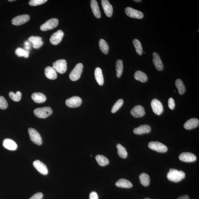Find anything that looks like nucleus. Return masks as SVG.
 Instances as JSON below:
<instances>
[{
	"mask_svg": "<svg viewBox=\"0 0 199 199\" xmlns=\"http://www.w3.org/2000/svg\"><path fill=\"white\" fill-rule=\"evenodd\" d=\"M90 6L93 14L94 15L95 17L97 19L100 18L101 14L97 1L96 0H92V1H91Z\"/></svg>",
	"mask_w": 199,
	"mask_h": 199,
	"instance_id": "nucleus-22",
	"label": "nucleus"
},
{
	"mask_svg": "<svg viewBox=\"0 0 199 199\" xmlns=\"http://www.w3.org/2000/svg\"><path fill=\"white\" fill-rule=\"evenodd\" d=\"M35 115L38 118H45L52 113V110L50 107L38 108L34 111Z\"/></svg>",
	"mask_w": 199,
	"mask_h": 199,
	"instance_id": "nucleus-2",
	"label": "nucleus"
},
{
	"mask_svg": "<svg viewBox=\"0 0 199 199\" xmlns=\"http://www.w3.org/2000/svg\"><path fill=\"white\" fill-rule=\"evenodd\" d=\"M83 65L82 63H78L69 74L70 79L73 81L79 79L81 75L83 69Z\"/></svg>",
	"mask_w": 199,
	"mask_h": 199,
	"instance_id": "nucleus-3",
	"label": "nucleus"
},
{
	"mask_svg": "<svg viewBox=\"0 0 199 199\" xmlns=\"http://www.w3.org/2000/svg\"><path fill=\"white\" fill-rule=\"evenodd\" d=\"M30 42L29 41H26L24 43L25 48L26 50L28 51L30 50L31 48Z\"/></svg>",
	"mask_w": 199,
	"mask_h": 199,
	"instance_id": "nucleus-43",
	"label": "nucleus"
},
{
	"mask_svg": "<svg viewBox=\"0 0 199 199\" xmlns=\"http://www.w3.org/2000/svg\"><path fill=\"white\" fill-rule=\"evenodd\" d=\"M177 199H190L188 195H185L179 197Z\"/></svg>",
	"mask_w": 199,
	"mask_h": 199,
	"instance_id": "nucleus-44",
	"label": "nucleus"
},
{
	"mask_svg": "<svg viewBox=\"0 0 199 199\" xmlns=\"http://www.w3.org/2000/svg\"><path fill=\"white\" fill-rule=\"evenodd\" d=\"M15 53L19 57H24L27 58L29 56V52L22 48H18L15 51Z\"/></svg>",
	"mask_w": 199,
	"mask_h": 199,
	"instance_id": "nucleus-35",
	"label": "nucleus"
},
{
	"mask_svg": "<svg viewBox=\"0 0 199 199\" xmlns=\"http://www.w3.org/2000/svg\"><path fill=\"white\" fill-rule=\"evenodd\" d=\"M9 95L10 99L16 102L20 101L22 97V94L19 91H18L16 94L13 92H10Z\"/></svg>",
	"mask_w": 199,
	"mask_h": 199,
	"instance_id": "nucleus-36",
	"label": "nucleus"
},
{
	"mask_svg": "<svg viewBox=\"0 0 199 199\" xmlns=\"http://www.w3.org/2000/svg\"><path fill=\"white\" fill-rule=\"evenodd\" d=\"M96 159L99 165L101 166H105L109 164L108 159L103 155H98L96 156Z\"/></svg>",
	"mask_w": 199,
	"mask_h": 199,
	"instance_id": "nucleus-31",
	"label": "nucleus"
},
{
	"mask_svg": "<svg viewBox=\"0 0 199 199\" xmlns=\"http://www.w3.org/2000/svg\"><path fill=\"white\" fill-rule=\"evenodd\" d=\"M199 124V121L196 118H192L188 120L184 124V128L186 130H190L197 127Z\"/></svg>",
	"mask_w": 199,
	"mask_h": 199,
	"instance_id": "nucleus-20",
	"label": "nucleus"
},
{
	"mask_svg": "<svg viewBox=\"0 0 199 199\" xmlns=\"http://www.w3.org/2000/svg\"><path fill=\"white\" fill-rule=\"evenodd\" d=\"M175 86L178 90L180 94L182 95L185 94L186 88L183 81L180 79H177L175 82Z\"/></svg>",
	"mask_w": 199,
	"mask_h": 199,
	"instance_id": "nucleus-30",
	"label": "nucleus"
},
{
	"mask_svg": "<svg viewBox=\"0 0 199 199\" xmlns=\"http://www.w3.org/2000/svg\"><path fill=\"white\" fill-rule=\"evenodd\" d=\"M9 2H13V1H14V0H12V1H11V0H10V1H8Z\"/></svg>",
	"mask_w": 199,
	"mask_h": 199,
	"instance_id": "nucleus-46",
	"label": "nucleus"
},
{
	"mask_svg": "<svg viewBox=\"0 0 199 199\" xmlns=\"http://www.w3.org/2000/svg\"><path fill=\"white\" fill-rule=\"evenodd\" d=\"M151 130V126L148 125H143L134 129L133 132L135 134L141 135L149 133Z\"/></svg>",
	"mask_w": 199,
	"mask_h": 199,
	"instance_id": "nucleus-18",
	"label": "nucleus"
},
{
	"mask_svg": "<svg viewBox=\"0 0 199 199\" xmlns=\"http://www.w3.org/2000/svg\"><path fill=\"white\" fill-rule=\"evenodd\" d=\"M45 74L46 78L51 80L56 79V72L53 67H46L45 69Z\"/></svg>",
	"mask_w": 199,
	"mask_h": 199,
	"instance_id": "nucleus-23",
	"label": "nucleus"
},
{
	"mask_svg": "<svg viewBox=\"0 0 199 199\" xmlns=\"http://www.w3.org/2000/svg\"><path fill=\"white\" fill-rule=\"evenodd\" d=\"M94 75L97 83L100 85H103L104 82V80L102 70L100 68L97 67L95 69Z\"/></svg>",
	"mask_w": 199,
	"mask_h": 199,
	"instance_id": "nucleus-25",
	"label": "nucleus"
},
{
	"mask_svg": "<svg viewBox=\"0 0 199 199\" xmlns=\"http://www.w3.org/2000/svg\"><path fill=\"white\" fill-rule=\"evenodd\" d=\"M28 132L31 140L33 143L38 145L42 144V139L41 135L35 129L29 128L28 129Z\"/></svg>",
	"mask_w": 199,
	"mask_h": 199,
	"instance_id": "nucleus-6",
	"label": "nucleus"
},
{
	"mask_svg": "<svg viewBox=\"0 0 199 199\" xmlns=\"http://www.w3.org/2000/svg\"><path fill=\"white\" fill-rule=\"evenodd\" d=\"M43 194L41 192H38L34 195L31 197L29 199H42L43 197Z\"/></svg>",
	"mask_w": 199,
	"mask_h": 199,
	"instance_id": "nucleus-41",
	"label": "nucleus"
},
{
	"mask_svg": "<svg viewBox=\"0 0 199 199\" xmlns=\"http://www.w3.org/2000/svg\"><path fill=\"white\" fill-rule=\"evenodd\" d=\"M180 160L184 162H191L195 161L196 157L193 153L190 152H184L179 156Z\"/></svg>",
	"mask_w": 199,
	"mask_h": 199,
	"instance_id": "nucleus-16",
	"label": "nucleus"
},
{
	"mask_svg": "<svg viewBox=\"0 0 199 199\" xmlns=\"http://www.w3.org/2000/svg\"><path fill=\"white\" fill-rule=\"evenodd\" d=\"M134 1L136 3H140L142 1L141 0H134Z\"/></svg>",
	"mask_w": 199,
	"mask_h": 199,
	"instance_id": "nucleus-45",
	"label": "nucleus"
},
{
	"mask_svg": "<svg viewBox=\"0 0 199 199\" xmlns=\"http://www.w3.org/2000/svg\"><path fill=\"white\" fill-rule=\"evenodd\" d=\"M117 148L118 149V153L120 157L124 159L126 158L128 156V153L126 148L120 144L117 145Z\"/></svg>",
	"mask_w": 199,
	"mask_h": 199,
	"instance_id": "nucleus-33",
	"label": "nucleus"
},
{
	"mask_svg": "<svg viewBox=\"0 0 199 199\" xmlns=\"http://www.w3.org/2000/svg\"><path fill=\"white\" fill-rule=\"evenodd\" d=\"M65 103L66 105L69 107H77L81 105L82 100L79 97L73 96L67 99Z\"/></svg>",
	"mask_w": 199,
	"mask_h": 199,
	"instance_id": "nucleus-12",
	"label": "nucleus"
},
{
	"mask_svg": "<svg viewBox=\"0 0 199 199\" xmlns=\"http://www.w3.org/2000/svg\"><path fill=\"white\" fill-rule=\"evenodd\" d=\"M133 43L137 53L139 56H141L143 53V49L140 42L139 41V40L135 39L133 40Z\"/></svg>",
	"mask_w": 199,
	"mask_h": 199,
	"instance_id": "nucleus-34",
	"label": "nucleus"
},
{
	"mask_svg": "<svg viewBox=\"0 0 199 199\" xmlns=\"http://www.w3.org/2000/svg\"><path fill=\"white\" fill-rule=\"evenodd\" d=\"M8 107V102L5 99L3 96H0V109L5 110Z\"/></svg>",
	"mask_w": 199,
	"mask_h": 199,
	"instance_id": "nucleus-39",
	"label": "nucleus"
},
{
	"mask_svg": "<svg viewBox=\"0 0 199 199\" xmlns=\"http://www.w3.org/2000/svg\"><path fill=\"white\" fill-rule=\"evenodd\" d=\"M152 110L156 115H160L164 111V107L161 102L158 99H154L151 103Z\"/></svg>",
	"mask_w": 199,
	"mask_h": 199,
	"instance_id": "nucleus-9",
	"label": "nucleus"
},
{
	"mask_svg": "<svg viewBox=\"0 0 199 199\" xmlns=\"http://www.w3.org/2000/svg\"><path fill=\"white\" fill-rule=\"evenodd\" d=\"M148 147L150 149L160 153H164L168 151V148L166 146L158 142H151L148 144Z\"/></svg>",
	"mask_w": 199,
	"mask_h": 199,
	"instance_id": "nucleus-7",
	"label": "nucleus"
},
{
	"mask_svg": "<svg viewBox=\"0 0 199 199\" xmlns=\"http://www.w3.org/2000/svg\"><path fill=\"white\" fill-rule=\"evenodd\" d=\"M150 199V198H145V199Z\"/></svg>",
	"mask_w": 199,
	"mask_h": 199,
	"instance_id": "nucleus-47",
	"label": "nucleus"
},
{
	"mask_svg": "<svg viewBox=\"0 0 199 199\" xmlns=\"http://www.w3.org/2000/svg\"><path fill=\"white\" fill-rule=\"evenodd\" d=\"M41 37L31 36L28 39V41L33 44V47L35 49L39 48L43 45L44 43L42 41Z\"/></svg>",
	"mask_w": 199,
	"mask_h": 199,
	"instance_id": "nucleus-19",
	"label": "nucleus"
},
{
	"mask_svg": "<svg viewBox=\"0 0 199 199\" xmlns=\"http://www.w3.org/2000/svg\"><path fill=\"white\" fill-rule=\"evenodd\" d=\"M64 36L62 31L59 30L53 34L50 39V42L52 45H57L60 43Z\"/></svg>",
	"mask_w": 199,
	"mask_h": 199,
	"instance_id": "nucleus-10",
	"label": "nucleus"
},
{
	"mask_svg": "<svg viewBox=\"0 0 199 199\" xmlns=\"http://www.w3.org/2000/svg\"><path fill=\"white\" fill-rule=\"evenodd\" d=\"M185 176V173L183 171L172 169L169 170V172L167 175V178L169 180L175 183L181 181Z\"/></svg>",
	"mask_w": 199,
	"mask_h": 199,
	"instance_id": "nucleus-1",
	"label": "nucleus"
},
{
	"mask_svg": "<svg viewBox=\"0 0 199 199\" xmlns=\"http://www.w3.org/2000/svg\"><path fill=\"white\" fill-rule=\"evenodd\" d=\"M52 67L59 73H64L67 68L66 61L65 60H57L53 63Z\"/></svg>",
	"mask_w": 199,
	"mask_h": 199,
	"instance_id": "nucleus-4",
	"label": "nucleus"
},
{
	"mask_svg": "<svg viewBox=\"0 0 199 199\" xmlns=\"http://www.w3.org/2000/svg\"><path fill=\"white\" fill-rule=\"evenodd\" d=\"M134 77L135 80H138L143 83H144L147 81V76L143 72L140 71H137L135 72Z\"/></svg>",
	"mask_w": 199,
	"mask_h": 199,
	"instance_id": "nucleus-27",
	"label": "nucleus"
},
{
	"mask_svg": "<svg viewBox=\"0 0 199 199\" xmlns=\"http://www.w3.org/2000/svg\"><path fill=\"white\" fill-rule=\"evenodd\" d=\"M125 12L127 15L131 18L142 19L144 15L142 12L132 8H126Z\"/></svg>",
	"mask_w": 199,
	"mask_h": 199,
	"instance_id": "nucleus-8",
	"label": "nucleus"
},
{
	"mask_svg": "<svg viewBox=\"0 0 199 199\" xmlns=\"http://www.w3.org/2000/svg\"><path fill=\"white\" fill-rule=\"evenodd\" d=\"M116 69L117 77L118 78L121 77L123 70V64L121 60H118L116 62Z\"/></svg>",
	"mask_w": 199,
	"mask_h": 199,
	"instance_id": "nucleus-32",
	"label": "nucleus"
},
{
	"mask_svg": "<svg viewBox=\"0 0 199 199\" xmlns=\"http://www.w3.org/2000/svg\"><path fill=\"white\" fill-rule=\"evenodd\" d=\"M59 21L58 19L52 18L46 21L40 26L41 30L46 31L51 30L56 27L58 24Z\"/></svg>",
	"mask_w": 199,
	"mask_h": 199,
	"instance_id": "nucleus-5",
	"label": "nucleus"
},
{
	"mask_svg": "<svg viewBox=\"0 0 199 199\" xmlns=\"http://www.w3.org/2000/svg\"><path fill=\"white\" fill-rule=\"evenodd\" d=\"M89 199H99L98 194L96 192H91L90 194Z\"/></svg>",
	"mask_w": 199,
	"mask_h": 199,
	"instance_id": "nucleus-42",
	"label": "nucleus"
},
{
	"mask_svg": "<svg viewBox=\"0 0 199 199\" xmlns=\"http://www.w3.org/2000/svg\"><path fill=\"white\" fill-rule=\"evenodd\" d=\"M31 98L35 102L38 103H44L46 100L45 95L41 93H34L31 95Z\"/></svg>",
	"mask_w": 199,
	"mask_h": 199,
	"instance_id": "nucleus-24",
	"label": "nucleus"
},
{
	"mask_svg": "<svg viewBox=\"0 0 199 199\" xmlns=\"http://www.w3.org/2000/svg\"><path fill=\"white\" fill-rule=\"evenodd\" d=\"M168 105L169 108L171 110L174 109L175 106V103L174 100L172 98H169L168 100Z\"/></svg>",
	"mask_w": 199,
	"mask_h": 199,
	"instance_id": "nucleus-40",
	"label": "nucleus"
},
{
	"mask_svg": "<svg viewBox=\"0 0 199 199\" xmlns=\"http://www.w3.org/2000/svg\"><path fill=\"white\" fill-rule=\"evenodd\" d=\"M124 101L122 99H120L114 105L111 109V113H114L117 112L123 104Z\"/></svg>",
	"mask_w": 199,
	"mask_h": 199,
	"instance_id": "nucleus-37",
	"label": "nucleus"
},
{
	"mask_svg": "<svg viewBox=\"0 0 199 199\" xmlns=\"http://www.w3.org/2000/svg\"><path fill=\"white\" fill-rule=\"evenodd\" d=\"M99 46L101 52L105 54H107L109 51V46L105 40L101 39L99 40Z\"/></svg>",
	"mask_w": 199,
	"mask_h": 199,
	"instance_id": "nucleus-29",
	"label": "nucleus"
},
{
	"mask_svg": "<svg viewBox=\"0 0 199 199\" xmlns=\"http://www.w3.org/2000/svg\"><path fill=\"white\" fill-rule=\"evenodd\" d=\"M131 114L135 118L142 117L145 114V109L142 106L137 105L131 110Z\"/></svg>",
	"mask_w": 199,
	"mask_h": 199,
	"instance_id": "nucleus-15",
	"label": "nucleus"
},
{
	"mask_svg": "<svg viewBox=\"0 0 199 199\" xmlns=\"http://www.w3.org/2000/svg\"><path fill=\"white\" fill-rule=\"evenodd\" d=\"M116 185L118 187L124 188H130L133 186L130 181L125 179L118 180L116 183Z\"/></svg>",
	"mask_w": 199,
	"mask_h": 199,
	"instance_id": "nucleus-26",
	"label": "nucleus"
},
{
	"mask_svg": "<svg viewBox=\"0 0 199 199\" xmlns=\"http://www.w3.org/2000/svg\"><path fill=\"white\" fill-rule=\"evenodd\" d=\"M153 56V62L156 68L159 71H162L164 69V67L159 55L157 53L154 52Z\"/></svg>",
	"mask_w": 199,
	"mask_h": 199,
	"instance_id": "nucleus-17",
	"label": "nucleus"
},
{
	"mask_svg": "<svg viewBox=\"0 0 199 199\" xmlns=\"http://www.w3.org/2000/svg\"><path fill=\"white\" fill-rule=\"evenodd\" d=\"M47 2V0H31L29 1V5L31 6H37L42 5Z\"/></svg>",
	"mask_w": 199,
	"mask_h": 199,
	"instance_id": "nucleus-38",
	"label": "nucleus"
},
{
	"mask_svg": "<svg viewBox=\"0 0 199 199\" xmlns=\"http://www.w3.org/2000/svg\"><path fill=\"white\" fill-rule=\"evenodd\" d=\"M101 3L106 15L109 18L111 17L113 14V6L107 0H102Z\"/></svg>",
	"mask_w": 199,
	"mask_h": 199,
	"instance_id": "nucleus-14",
	"label": "nucleus"
},
{
	"mask_svg": "<svg viewBox=\"0 0 199 199\" xmlns=\"http://www.w3.org/2000/svg\"><path fill=\"white\" fill-rule=\"evenodd\" d=\"M34 167L41 174L46 175L48 174V170L46 165L39 160H35L33 163Z\"/></svg>",
	"mask_w": 199,
	"mask_h": 199,
	"instance_id": "nucleus-13",
	"label": "nucleus"
},
{
	"mask_svg": "<svg viewBox=\"0 0 199 199\" xmlns=\"http://www.w3.org/2000/svg\"><path fill=\"white\" fill-rule=\"evenodd\" d=\"M3 145L6 149L15 151L17 149L18 145L13 140L11 139H6L3 141Z\"/></svg>",
	"mask_w": 199,
	"mask_h": 199,
	"instance_id": "nucleus-21",
	"label": "nucleus"
},
{
	"mask_svg": "<svg viewBox=\"0 0 199 199\" xmlns=\"http://www.w3.org/2000/svg\"><path fill=\"white\" fill-rule=\"evenodd\" d=\"M139 180L143 186L147 187L149 185L150 179L149 175L147 174L143 173L139 175Z\"/></svg>",
	"mask_w": 199,
	"mask_h": 199,
	"instance_id": "nucleus-28",
	"label": "nucleus"
},
{
	"mask_svg": "<svg viewBox=\"0 0 199 199\" xmlns=\"http://www.w3.org/2000/svg\"><path fill=\"white\" fill-rule=\"evenodd\" d=\"M30 19L28 14H23L14 18L12 21V24L15 26H19L26 23Z\"/></svg>",
	"mask_w": 199,
	"mask_h": 199,
	"instance_id": "nucleus-11",
	"label": "nucleus"
}]
</instances>
